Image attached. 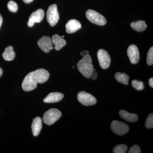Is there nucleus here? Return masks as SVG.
<instances>
[{"instance_id":"obj_9","label":"nucleus","mask_w":153,"mask_h":153,"mask_svg":"<svg viewBox=\"0 0 153 153\" xmlns=\"http://www.w3.org/2000/svg\"><path fill=\"white\" fill-rule=\"evenodd\" d=\"M38 44L41 50L46 53H49L53 49L52 39L48 36H44L38 41Z\"/></svg>"},{"instance_id":"obj_2","label":"nucleus","mask_w":153,"mask_h":153,"mask_svg":"<svg viewBox=\"0 0 153 153\" xmlns=\"http://www.w3.org/2000/svg\"><path fill=\"white\" fill-rule=\"evenodd\" d=\"M77 68L79 72L85 77L90 78L93 71L94 67L92 63V59L89 55H86L77 63Z\"/></svg>"},{"instance_id":"obj_6","label":"nucleus","mask_w":153,"mask_h":153,"mask_svg":"<svg viewBox=\"0 0 153 153\" xmlns=\"http://www.w3.org/2000/svg\"><path fill=\"white\" fill-rule=\"evenodd\" d=\"M111 130L118 135H123L129 131V127L126 124L117 120L113 121L111 124Z\"/></svg>"},{"instance_id":"obj_10","label":"nucleus","mask_w":153,"mask_h":153,"mask_svg":"<svg viewBox=\"0 0 153 153\" xmlns=\"http://www.w3.org/2000/svg\"><path fill=\"white\" fill-rule=\"evenodd\" d=\"M127 55L131 63L135 64L138 63L140 58L139 51L136 45H131L128 47Z\"/></svg>"},{"instance_id":"obj_12","label":"nucleus","mask_w":153,"mask_h":153,"mask_svg":"<svg viewBox=\"0 0 153 153\" xmlns=\"http://www.w3.org/2000/svg\"><path fill=\"white\" fill-rule=\"evenodd\" d=\"M81 28V24L75 19L69 20L66 25V33L69 34L75 33Z\"/></svg>"},{"instance_id":"obj_18","label":"nucleus","mask_w":153,"mask_h":153,"mask_svg":"<svg viewBox=\"0 0 153 153\" xmlns=\"http://www.w3.org/2000/svg\"><path fill=\"white\" fill-rule=\"evenodd\" d=\"M131 26L134 30L138 32L145 31L147 28V25L143 21H138L132 22L131 24Z\"/></svg>"},{"instance_id":"obj_17","label":"nucleus","mask_w":153,"mask_h":153,"mask_svg":"<svg viewBox=\"0 0 153 153\" xmlns=\"http://www.w3.org/2000/svg\"><path fill=\"white\" fill-rule=\"evenodd\" d=\"M3 58L7 61H11L14 60L16 56L15 52L12 46H9L6 48L2 54Z\"/></svg>"},{"instance_id":"obj_25","label":"nucleus","mask_w":153,"mask_h":153,"mask_svg":"<svg viewBox=\"0 0 153 153\" xmlns=\"http://www.w3.org/2000/svg\"><path fill=\"white\" fill-rule=\"evenodd\" d=\"M141 152L140 148L137 145H134L131 148L128 152V153H140Z\"/></svg>"},{"instance_id":"obj_15","label":"nucleus","mask_w":153,"mask_h":153,"mask_svg":"<svg viewBox=\"0 0 153 153\" xmlns=\"http://www.w3.org/2000/svg\"><path fill=\"white\" fill-rule=\"evenodd\" d=\"M52 43L55 45V49L57 51L60 50L66 44V41L58 35H54L52 36Z\"/></svg>"},{"instance_id":"obj_23","label":"nucleus","mask_w":153,"mask_h":153,"mask_svg":"<svg viewBox=\"0 0 153 153\" xmlns=\"http://www.w3.org/2000/svg\"><path fill=\"white\" fill-rule=\"evenodd\" d=\"M9 10L13 13H16L18 10V6L16 3L13 1H10L7 4Z\"/></svg>"},{"instance_id":"obj_14","label":"nucleus","mask_w":153,"mask_h":153,"mask_svg":"<svg viewBox=\"0 0 153 153\" xmlns=\"http://www.w3.org/2000/svg\"><path fill=\"white\" fill-rule=\"evenodd\" d=\"M42 127V122L41 118L36 117L33 120L32 124V129L33 135L38 136L41 131Z\"/></svg>"},{"instance_id":"obj_4","label":"nucleus","mask_w":153,"mask_h":153,"mask_svg":"<svg viewBox=\"0 0 153 153\" xmlns=\"http://www.w3.org/2000/svg\"><path fill=\"white\" fill-rule=\"evenodd\" d=\"M86 16L91 23L99 26H104L106 24V20L101 14L96 11L89 10L86 11Z\"/></svg>"},{"instance_id":"obj_11","label":"nucleus","mask_w":153,"mask_h":153,"mask_svg":"<svg viewBox=\"0 0 153 153\" xmlns=\"http://www.w3.org/2000/svg\"><path fill=\"white\" fill-rule=\"evenodd\" d=\"M44 16V12L42 9H38L31 14L29 18L28 25L29 27H32L36 23L42 22Z\"/></svg>"},{"instance_id":"obj_26","label":"nucleus","mask_w":153,"mask_h":153,"mask_svg":"<svg viewBox=\"0 0 153 153\" xmlns=\"http://www.w3.org/2000/svg\"><path fill=\"white\" fill-rule=\"evenodd\" d=\"M97 73L95 69H94L93 71H92V73H91V75L90 77L93 80H95L97 78Z\"/></svg>"},{"instance_id":"obj_1","label":"nucleus","mask_w":153,"mask_h":153,"mask_svg":"<svg viewBox=\"0 0 153 153\" xmlns=\"http://www.w3.org/2000/svg\"><path fill=\"white\" fill-rule=\"evenodd\" d=\"M49 77V72L44 69H37L30 72L22 82V87L26 91H30L36 88L38 83H44Z\"/></svg>"},{"instance_id":"obj_5","label":"nucleus","mask_w":153,"mask_h":153,"mask_svg":"<svg viewBox=\"0 0 153 153\" xmlns=\"http://www.w3.org/2000/svg\"><path fill=\"white\" fill-rule=\"evenodd\" d=\"M47 18L49 25L52 27L57 25L59 20V15L57 6L55 4L50 6L47 11Z\"/></svg>"},{"instance_id":"obj_19","label":"nucleus","mask_w":153,"mask_h":153,"mask_svg":"<svg viewBox=\"0 0 153 153\" xmlns=\"http://www.w3.org/2000/svg\"><path fill=\"white\" fill-rule=\"evenodd\" d=\"M115 78L118 82L125 85H127L128 83L129 76L125 73L117 72L115 74Z\"/></svg>"},{"instance_id":"obj_32","label":"nucleus","mask_w":153,"mask_h":153,"mask_svg":"<svg viewBox=\"0 0 153 153\" xmlns=\"http://www.w3.org/2000/svg\"><path fill=\"white\" fill-rule=\"evenodd\" d=\"M64 36H62V38H64Z\"/></svg>"},{"instance_id":"obj_3","label":"nucleus","mask_w":153,"mask_h":153,"mask_svg":"<svg viewBox=\"0 0 153 153\" xmlns=\"http://www.w3.org/2000/svg\"><path fill=\"white\" fill-rule=\"evenodd\" d=\"M61 112L56 108H52L44 113L43 121L47 125H52L61 117Z\"/></svg>"},{"instance_id":"obj_30","label":"nucleus","mask_w":153,"mask_h":153,"mask_svg":"<svg viewBox=\"0 0 153 153\" xmlns=\"http://www.w3.org/2000/svg\"><path fill=\"white\" fill-rule=\"evenodd\" d=\"M23 1H24L25 3L28 4V3L32 2V1H33V0H23Z\"/></svg>"},{"instance_id":"obj_16","label":"nucleus","mask_w":153,"mask_h":153,"mask_svg":"<svg viewBox=\"0 0 153 153\" xmlns=\"http://www.w3.org/2000/svg\"><path fill=\"white\" fill-rule=\"evenodd\" d=\"M119 114L121 117L124 120L129 122H135L138 119V117L137 114L130 113L123 110L120 111Z\"/></svg>"},{"instance_id":"obj_21","label":"nucleus","mask_w":153,"mask_h":153,"mask_svg":"<svg viewBox=\"0 0 153 153\" xmlns=\"http://www.w3.org/2000/svg\"><path fill=\"white\" fill-rule=\"evenodd\" d=\"M132 85L134 88L139 91L143 90L144 88L143 82L137 80H134L132 81Z\"/></svg>"},{"instance_id":"obj_13","label":"nucleus","mask_w":153,"mask_h":153,"mask_svg":"<svg viewBox=\"0 0 153 153\" xmlns=\"http://www.w3.org/2000/svg\"><path fill=\"white\" fill-rule=\"evenodd\" d=\"M63 97L64 95L63 94L59 92H52L45 97L44 101L46 103H55L62 100Z\"/></svg>"},{"instance_id":"obj_8","label":"nucleus","mask_w":153,"mask_h":153,"mask_svg":"<svg viewBox=\"0 0 153 153\" xmlns=\"http://www.w3.org/2000/svg\"><path fill=\"white\" fill-rule=\"evenodd\" d=\"M99 63L100 67L103 69H107L110 65L111 57L108 52L104 49H100L97 52Z\"/></svg>"},{"instance_id":"obj_29","label":"nucleus","mask_w":153,"mask_h":153,"mask_svg":"<svg viewBox=\"0 0 153 153\" xmlns=\"http://www.w3.org/2000/svg\"><path fill=\"white\" fill-rule=\"evenodd\" d=\"M3 23V18L2 16H1V14H0V28L1 27V26L2 25Z\"/></svg>"},{"instance_id":"obj_7","label":"nucleus","mask_w":153,"mask_h":153,"mask_svg":"<svg viewBox=\"0 0 153 153\" xmlns=\"http://www.w3.org/2000/svg\"><path fill=\"white\" fill-rule=\"evenodd\" d=\"M77 99L79 102L85 106H91L95 105L97 100L94 97L85 91H80L77 95Z\"/></svg>"},{"instance_id":"obj_22","label":"nucleus","mask_w":153,"mask_h":153,"mask_svg":"<svg viewBox=\"0 0 153 153\" xmlns=\"http://www.w3.org/2000/svg\"><path fill=\"white\" fill-rule=\"evenodd\" d=\"M147 63L149 66H152L153 64V47H152L148 52L147 56Z\"/></svg>"},{"instance_id":"obj_24","label":"nucleus","mask_w":153,"mask_h":153,"mask_svg":"<svg viewBox=\"0 0 153 153\" xmlns=\"http://www.w3.org/2000/svg\"><path fill=\"white\" fill-rule=\"evenodd\" d=\"M145 125L148 128H152L153 127V114H151L148 116L146 120Z\"/></svg>"},{"instance_id":"obj_31","label":"nucleus","mask_w":153,"mask_h":153,"mask_svg":"<svg viewBox=\"0 0 153 153\" xmlns=\"http://www.w3.org/2000/svg\"><path fill=\"white\" fill-rule=\"evenodd\" d=\"M3 70L2 68L0 67V77L2 76L3 74Z\"/></svg>"},{"instance_id":"obj_20","label":"nucleus","mask_w":153,"mask_h":153,"mask_svg":"<svg viewBox=\"0 0 153 153\" xmlns=\"http://www.w3.org/2000/svg\"><path fill=\"white\" fill-rule=\"evenodd\" d=\"M127 146L126 145H119L114 148L113 152L114 153H125L127 151Z\"/></svg>"},{"instance_id":"obj_27","label":"nucleus","mask_w":153,"mask_h":153,"mask_svg":"<svg viewBox=\"0 0 153 153\" xmlns=\"http://www.w3.org/2000/svg\"><path fill=\"white\" fill-rule=\"evenodd\" d=\"M80 54L81 56H83V57H85L86 55H89V52L88 51H84L81 52Z\"/></svg>"},{"instance_id":"obj_28","label":"nucleus","mask_w":153,"mask_h":153,"mask_svg":"<svg viewBox=\"0 0 153 153\" xmlns=\"http://www.w3.org/2000/svg\"><path fill=\"white\" fill-rule=\"evenodd\" d=\"M149 84L150 86L152 88H153V78L152 77L150 78L149 80Z\"/></svg>"}]
</instances>
